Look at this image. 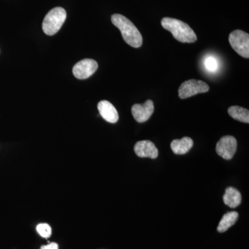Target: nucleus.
Returning a JSON list of instances; mask_svg holds the SVG:
<instances>
[{
	"label": "nucleus",
	"instance_id": "15",
	"mask_svg": "<svg viewBox=\"0 0 249 249\" xmlns=\"http://www.w3.org/2000/svg\"><path fill=\"white\" fill-rule=\"evenodd\" d=\"M204 67L208 71L214 73L219 70V62L215 57L208 55L204 60Z\"/></svg>",
	"mask_w": 249,
	"mask_h": 249
},
{
	"label": "nucleus",
	"instance_id": "17",
	"mask_svg": "<svg viewBox=\"0 0 249 249\" xmlns=\"http://www.w3.org/2000/svg\"><path fill=\"white\" fill-rule=\"evenodd\" d=\"M40 249H58V244L55 242L49 243L48 245H43L41 247Z\"/></svg>",
	"mask_w": 249,
	"mask_h": 249
},
{
	"label": "nucleus",
	"instance_id": "2",
	"mask_svg": "<svg viewBox=\"0 0 249 249\" xmlns=\"http://www.w3.org/2000/svg\"><path fill=\"white\" fill-rule=\"evenodd\" d=\"M162 27L170 31L177 40L182 43H193L197 40L195 31L186 23L171 18H164L161 20Z\"/></svg>",
	"mask_w": 249,
	"mask_h": 249
},
{
	"label": "nucleus",
	"instance_id": "8",
	"mask_svg": "<svg viewBox=\"0 0 249 249\" xmlns=\"http://www.w3.org/2000/svg\"><path fill=\"white\" fill-rule=\"evenodd\" d=\"M155 110L153 101L147 100L143 104H135L132 106V114L138 123L146 122Z\"/></svg>",
	"mask_w": 249,
	"mask_h": 249
},
{
	"label": "nucleus",
	"instance_id": "3",
	"mask_svg": "<svg viewBox=\"0 0 249 249\" xmlns=\"http://www.w3.org/2000/svg\"><path fill=\"white\" fill-rule=\"evenodd\" d=\"M66 18V11L63 8L55 7L51 10L42 22L44 33L48 36L55 35L61 29Z\"/></svg>",
	"mask_w": 249,
	"mask_h": 249
},
{
	"label": "nucleus",
	"instance_id": "14",
	"mask_svg": "<svg viewBox=\"0 0 249 249\" xmlns=\"http://www.w3.org/2000/svg\"><path fill=\"white\" fill-rule=\"evenodd\" d=\"M228 112L232 119L240 121V122L249 124V111L248 109L240 107V106H231L228 109Z\"/></svg>",
	"mask_w": 249,
	"mask_h": 249
},
{
	"label": "nucleus",
	"instance_id": "13",
	"mask_svg": "<svg viewBox=\"0 0 249 249\" xmlns=\"http://www.w3.org/2000/svg\"><path fill=\"white\" fill-rule=\"evenodd\" d=\"M238 213L235 211L227 213L224 214L222 219H221L219 225L217 227V231L219 232H224L229 230L231 227H232L238 219Z\"/></svg>",
	"mask_w": 249,
	"mask_h": 249
},
{
	"label": "nucleus",
	"instance_id": "7",
	"mask_svg": "<svg viewBox=\"0 0 249 249\" xmlns=\"http://www.w3.org/2000/svg\"><path fill=\"white\" fill-rule=\"evenodd\" d=\"M98 67V65L96 60L84 59L73 66V73L78 79H87L96 71Z\"/></svg>",
	"mask_w": 249,
	"mask_h": 249
},
{
	"label": "nucleus",
	"instance_id": "16",
	"mask_svg": "<svg viewBox=\"0 0 249 249\" xmlns=\"http://www.w3.org/2000/svg\"><path fill=\"white\" fill-rule=\"evenodd\" d=\"M39 235L44 238H49L52 235V228L47 224H40L36 227Z\"/></svg>",
	"mask_w": 249,
	"mask_h": 249
},
{
	"label": "nucleus",
	"instance_id": "5",
	"mask_svg": "<svg viewBox=\"0 0 249 249\" xmlns=\"http://www.w3.org/2000/svg\"><path fill=\"white\" fill-rule=\"evenodd\" d=\"M209 89V85L202 80H186L178 88V97L181 99H186L198 93L208 92Z\"/></svg>",
	"mask_w": 249,
	"mask_h": 249
},
{
	"label": "nucleus",
	"instance_id": "6",
	"mask_svg": "<svg viewBox=\"0 0 249 249\" xmlns=\"http://www.w3.org/2000/svg\"><path fill=\"white\" fill-rule=\"evenodd\" d=\"M237 142L235 137L225 136L221 138L216 145V152L226 160H231L237 150Z\"/></svg>",
	"mask_w": 249,
	"mask_h": 249
},
{
	"label": "nucleus",
	"instance_id": "12",
	"mask_svg": "<svg viewBox=\"0 0 249 249\" xmlns=\"http://www.w3.org/2000/svg\"><path fill=\"white\" fill-rule=\"evenodd\" d=\"M224 204L232 209L240 206L242 202V196L238 190L232 187H229L226 189L225 194L223 196Z\"/></svg>",
	"mask_w": 249,
	"mask_h": 249
},
{
	"label": "nucleus",
	"instance_id": "11",
	"mask_svg": "<svg viewBox=\"0 0 249 249\" xmlns=\"http://www.w3.org/2000/svg\"><path fill=\"white\" fill-rule=\"evenodd\" d=\"M193 146V139L190 137H183L181 139H175L170 144L172 150L176 155H182L188 153Z\"/></svg>",
	"mask_w": 249,
	"mask_h": 249
},
{
	"label": "nucleus",
	"instance_id": "4",
	"mask_svg": "<svg viewBox=\"0 0 249 249\" xmlns=\"http://www.w3.org/2000/svg\"><path fill=\"white\" fill-rule=\"evenodd\" d=\"M229 42L234 51L243 58H249V35L245 31L235 30L231 33Z\"/></svg>",
	"mask_w": 249,
	"mask_h": 249
},
{
	"label": "nucleus",
	"instance_id": "10",
	"mask_svg": "<svg viewBox=\"0 0 249 249\" xmlns=\"http://www.w3.org/2000/svg\"><path fill=\"white\" fill-rule=\"evenodd\" d=\"M98 109L103 119L111 124H115L119 121V116L115 107L107 101L98 103Z\"/></svg>",
	"mask_w": 249,
	"mask_h": 249
},
{
	"label": "nucleus",
	"instance_id": "9",
	"mask_svg": "<svg viewBox=\"0 0 249 249\" xmlns=\"http://www.w3.org/2000/svg\"><path fill=\"white\" fill-rule=\"evenodd\" d=\"M134 150L136 155L142 158L156 159L159 155L158 149L153 142L148 140L137 142L134 145Z\"/></svg>",
	"mask_w": 249,
	"mask_h": 249
},
{
	"label": "nucleus",
	"instance_id": "1",
	"mask_svg": "<svg viewBox=\"0 0 249 249\" xmlns=\"http://www.w3.org/2000/svg\"><path fill=\"white\" fill-rule=\"evenodd\" d=\"M111 22L121 31L123 38L127 45L134 48L142 47V34L129 19L122 15L114 14L111 16Z\"/></svg>",
	"mask_w": 249,
	"mask_h": 249
}]
</instances>
